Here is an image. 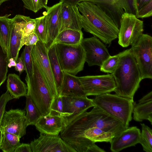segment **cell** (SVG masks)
Masks as SVG:
<instances>
[{
    "instance_id": "obj_49",
    "label": "cell",
    "mask_w": 152,
    "mask_h": 152,
    "mask_svg": "<svg viewBox=\"0 0 152 152\" xmlns=\"http://www.w3.org/2000/svg\"><path fill=\"white\" fill-rule=\"evenodd\" d=\"M9 0H0V6L4 2Z\"/></svg>"
},
{
    "instance_id": "obj_44",
    "label": "cell",
    "mask_w": 152,
    "mask_h": 152,
    "mask_svg": "<svg viewBox=\"0 0 152 152\" xmlns=\"http://www.w3.org/2000/svg\"><path fill=\"white\" fill-rule=\"evenodd\" d=\"M84 0H60V2L63 4L69 6H77L79 3Z\"/></svg>"
},
{
    "instance_id": "obj_18",
    "label": "cell",
    "mask_w": 152,
    "mask_h": 152,
    "mask_svg": "<svg viewBox=\"0 0 152 152\" xmlns=\"http://www.w3.org/2000/svg\"><path fill=\"white\" fill-rule=\"evenodd\" d=\"M82 18V15L77 6H69L62 3L60 18L59 33L67 29L81 30L83 28Z\"/></svg>"
},
{
    "instance_id": "obj_23",
    "label": "cell",
    "mask_w": 152,
    "mask_h": 152,
    "mask_svg": "<svg viewBox=\"0 0 152 152\" xmlns=\"http://www.w3.org/2000/svg\"><path fill=\"white\" fill-rule=\"evenodd\" d=\"M48 55L51 70L58 96L60 95L64 72L62 71L57 57L55 44L48 49Z\"/></svg>"
},
{
    "instance_id": "obj_27",
    "label": "cell",
    "mask_w": 152,
    "mask_h": 152,
    "mask_svg": "<svg viewBox=\"0 0 152 152\" xmlns=\"http://www.w3.org/2000/svg\"><path fill=\"white\" fill-rule=\"evenodd\" d=\"M11 14L0 16V42L8 53L11 34L10 24Z\"/></svg>"
},
{
    "instance_id": "obj_40",
    "label": "cell",
    "mask_w": 152,
    "mask_h": 152,
    "mask_svg": "<svg viewBox=\"0 0 152 152\" xmlns=\"http://www.w3.org/2000/svg\"><path fill=\"white\" fill-rule=\"evenodd\" d=\"M36 24V18H29L26 22L24 28L22 37L26 36L34 32Z\"/></svg>"
},
{
    "instance_id": "obj_29",
    "label": "cell",
    "mask_w": 152,
    "mask_h": 152,
    "mask_svg": "<svg viewBox=\"0 0 152 152\" xmlns=\"http://www.w3.org/2000/svg\"><path fill=\"white\" fill-rule=\"evenodd\" d=\"M26 97V116L28 125H35L41 115L30 97L27 96Z\"/></svg>"
},
{
    "instance_id": "obj_6",
    "label": "cell",
    "mask_w": 152,
    "mask_h": 152,
    "mask_svg": "<svg viewBox=\"0 0 152 152\" xmlns=\"http://www.w3.org/2000/svg\"><path fill=\"white\" fill-rule=\"evenodd\" d=\"M55 44L58 59L64 72L75 75L83 70L86 55L81 44L75 45Z\"/></svg>"
},
{
    "instance_id": "obj_13",
    "label": "cell",
    "mask_w": 152,
    "mask_h": 152,
    "mask_svg": "<svg viewBox=\"0 0 152 152\" xmlns=\"http://www.w3.org/2000/svg\"><path fill=\"white\" fill-rule=\"evenodd\" d=\"M31 53L35 57L53 96H59L52 72L48 55V49L40 41L33 46Z\"/></svg>"
},
{
    "instance_id": "obj_28",
    "label": "cell",
    "mask_w": 152,
    "mask_h": 152,
    "mask_svg": "<svg viewBox=\"0 0 152 152\" xmlns=\"http://www.w3.org/2000/svg\"><path fill=\"white\" fill-rule=\"evenodd\" d=\"M20 138L14 134L2 131L0 149L4 152H14L20 144Z\"/></svg>"
},
{
    "instance_id": "obj_7",
    "label": "cell",
    "mask_w": 152,
    "mask_h": 152,
    "mask_svg": "<svg viewBox=\"0 0 152 152\" xmlns=\"http://www.w3.org/2000/svg\"><path fill=\"white\" fill-rule=\"evenodd\" d=\"M130 48L142 78H152V37L142 34Z\"/></svg>"
},
{
    "instance_id": "obj_1",
    "label": "cell",
    "mask_w": 152,
    "mask_h": 152,
    "mask_svg": "<svg viewBox=\"0 0 152 152\" xmlns=\"http://www.w3.org/2000/svg\"><path fill=\"white\" fill-rule=\"evenodd\" d=\"M96 127L113 133L115 136L128 127L96 106L89 112L79 115L61 131V137L76 152H87L92 142L83 137L88 129Z\"/></svg>"
},
{
    "instance_id": "obj_33",
    "label": "cell",
    "mask_w": 152,
    "mask_h": 152,
    "mask_svg": "<svg viewBox=\"0 0 152 152\" xmlns=\"http://www.w3.org/2000/svg\"><path fill=\"white\" fill-rule=\"evenodd\" d=\"M42 16L36 18V24L34 32L38 37L39 40L45 44L46 42L47 30L44 14Z\"/></svg>"
},
{
    "instance_id": "obj_31",
    "label": "cell",
    "mask_w": 152,
    "mask_h": 152,
    "mask_svg": "<svg viewBox=\"0 0 152 152\" xmlns=\"http://www.w3.org/2000/svg\"><path fill=\"white\" fill-rule=\"evenodd\" d=\"M8 60L7 52L0 42V87L7 77Z\"/></svg>"
},
{
    "instance_id": "obj_22",
    "label": "cell",
    "mask_w": 152,
    "mask_h": 152,
    "mask_svg": "<svg viewBox=\"0 0 152 152\" xmlns=\"http://www.w3.org/2000/svg\"><path fill=\"white\" fill-rule=\"evenodd\" d=\"M83 1L90 2L100 7L110 17L119 28L121 20L124 12L123 9L117 5L114 0H84Z\"/></svg>"
},
{
    "instance_id": "obj_26",
    "label": "cell",
    "mask_w": 152,
    "mask_h": 152,
    "mask_svg": "<svg viewBox=\"0 0 152 152\" xmlns=\"http://www.w3.org/2000/svg\"><path fill=\"white\" fill-rule=\"evenodd\" d=\"M115 137V135L113 133L96 127L88 129L85 132L83 135L85 139H89L95 143L102 142L110 143Z\"/></svg>"
},
{
    "instance_id": "obj_36",
    "label": "cell",
    "mask_w": 152,
    "mask_h": 152,
    "mask_svg": "<svg viewBox=\"0 0 152 152\" xmlns=\"http://www.w3.org/2000/svg\"><path fill=\"white\" fill-rule=\"evenodd\" d=\"M120 7L124 10V13L136 15L137 12L134 0H114Z\"/></svg>"
},
{
    "instance_id": "obj_12",
    "label": "cell",
    "mask_w": 152,
    "mask_h": 152,
    "mask_svg": "<svg viewBox=\"0 0 152 152\" xmlns=\"http://www.w3.org/2000/svg\"><path fill=\"white\" fill-rule=\"evenodd\" d=\"M24 110L17 109L5 111L2 119V131L14 134L20 138L25 135L28 126Z\"/></svg>"
},
{
    "instance_id": "obj_38",
    "label": "cell",
    "mask_w": 152,
    "mask_h": 152,
    "mask_svg": "<svg viewBox=\"0 0 152 152\" xmlns=\"http://www.w3.org/2000/svg\"><path fill=\"white\" fill-rule=\"evenodd\" d=\"M152 15V0L142 7L137 12L135 16L138 18H144Z\"/></svg>"
},
{
    "instance_id": "obj_20",
    "label": "cell",
    "mask_w": 152,
    "mask_h": 152,
    "mask_svg": "<svg viewBox=\"0 0 152 152\" xmlns=\"http://www.w3.org/2000/svg\"><path fill=\"white\" fill-rule=\"evenodd\" d=\"M137 103L134 102L133 119L137 121L148 120L152 124V91L144 96Z\"/></svg>"
},
{
    "instance_id": "obj_30",
    "label": "cell",
    "mask_w": 152,
    "mask_h": 152,
    "mask_svg": "<svg viewBox=\"0 0 152 152\" xmlns=\"http://www.w3.org/2000/svg\"><path fill=\"white\" fill-rule=\"evenodd\" d=\"M140 132L139 143L142 145L143 150L146 152H152V130L144 124H140Z\"/></svg>"
},
{
    "instance_id": "obj_25",
    "label": "cell",
    "mask_w": 152,
    "mask_h": 152,
    "mask_svg": "<svg viewBox=\"0 0 152 152\" xmlns=\"http://www.w3.org/2000/svg\"><path fill=\"white\" fill-rule=\"evenodd\" d=\"M83 39V34L81 30L67 29L58 34L52 45L60 43L67 45H77L81 44Z\"/></svg>"
},
{
    "instance_id": "obj_48",
    "label": "cell",
    "mask_w": 152,
    "mask_h": 152,
    "mask_svg": "<svg viewBox=\"0 0 152 152\" xmlns=\"http://www.w3.org/2000/svg\"><path fill=\"white\" fill-rule=\"evenodd\" d=\"M2 135V130L1 128L0 129V149L1 145V140Z\"/></svg>"
},
{
    "instance_id": "obj_32",
    "label": "cell",
    "mask_w": 152,
    "mask_h": 152,
    "mask_svg": "<svg viewBox=\"0 0 152 152\" xmlns=\"http://www.w3.org/2000/svg\"><path fill=\"white\" fill-rule=\"evenodd\" d=\"M34 45H25L22 53L25 64V71L26 73V78H29L33 74V61L31 51Z\"/></svg>"
},
{
    "instance_id": "obj_42",
    "label": "cell",
    "mask_w": 152,
    "mask_h": 152,
    "mask_svg": "<svg viewBox=\"0 0 152 152\" xmlns=\"http://www.w3.org/2000/svg\"><path fill=\"white\" fill-rule=\"evenodd\" d=\"M14 152H32L30 144H20L16 148Z\"/></svg>"
},
{
    "instance_id": "obj_21",
    "label": "cell",
    "mask_w": 152,
    "mask_h": 152,
    "mask_svg": "<svg viewBox=\"0 0 152 152\" xmlns=\"http://www.w3.org/2000/svg\"><path fill=\"white\" fill-rule=\"evenodd\" d=\"M63 96H87L79 77L64 72L60 95Z\"/></svg>"
},
{
    "instance_id": "obj_8",
    "label": "cell",
    "mask_w": 152,
    "mask_h": 152,
    "mask_svg": "<svg viewBox=\"0 0 152 152\" xmlns=\"http://www.w3.org/2000/svg\"><path fill=\"white\" fill-rule=\"evenodd\" d=\"M143 21L135 15L124 13L119 28L118 44L123 48L132 45L143 34Z\"/></svg>"
},
{
    "instance_id": "obj_19",
    "label": "cell",
    "mask_w": 152,
    "mask_h": 152,
    "mask_svg": "<svg viewBox=\"0 0 152 152\" xmlns=\"http://www.w3.org/2000/svg\"><path fill=\"white\" fill-rule=\"evenodd\" d=\"M140 131L137 126L128 127L115 136L110 143V150L118 152L139 143Z\"/></svg>"
},
{
    "instance_id": "obj_10",
    "label": "cell",
    "mask_w": 152,
    "mask_h": 152,
    "mask_svg": "<svg viewBox=\"0 0 152 152\" xmlns=\"http://www.w3.org/2000/svg\"><path fill=\"white\" fill-rule=\"evenodd\" d=\"M30 144L32 152H76L58 135L40 133Z\"/></svg>"
},
{
    "instance_id": "obj_37",
    "label": "cell",
    "mask_w": 152,
    "mask_h": 152,
    "mask_svg": "<svg viewBox=\"0 0 152 152\" xmlns=\"http://www.w3.org/2000/svg\"><path fill=\"white\" fill-rule=\"evenodd\" d=\"M13 99L7 91L0 96V129L6 104L9 101Z\"/></svg>"
},
{
    "instance_id": "obj_39",
    "label": "cell",
    "mask_w": 152,
    "mask_h": 152,
    "mask_svg": "<svg viewBox=\"0 0 152 152\" xmlns=\"http://www.w3.org/2000/svg\"><path fill=\"white\" fill-rule=\"evenodd\" d=\"M39 39L34 32L28 35L22 37L21 39L20 49L22 46L25 45H35Z\"/></svg>"
},
{
    "instance_id": "obj_43",
    "label": "cell",
    "mask_w": 152,
    "mask_h": 152,
    "mask_svg": "<svg viewBox=\"0 0 152 152\" xmlns=\"http://www.w3.org/2000/svg\"><path fill=\"white\" fill-rule=\"evenodd\" d=\"M136 9L137 11L152 0H134Z\"/></svg>"
},
{
    "instance_id": "obj_47",
    "label": "cell",
    "mask_w": 152,
    "mask_h": 152,
    "mask_svg": "<svg viewBox=\"0 0 152 152\" xmlns=\"http://www.w3.org/2000/svg\"><path fill=\"white\" fill-rule=\"evenodd\" d=\"M43 8H45L46 9L48 7L47 3L48 0H41Z\"/></svg>"
},
{
    "instance_id": "obj_41",
    "label": "cell",
    "mask_w": 152,
    "mask_h": 152,
    "mask_svg": "<svg viewBox=\"0 0 152 152\" xmlns=\"http://www.w3.org/2000/svg\"><path fill=\"white\" fill-rule=\"evenodd\" d=\"M15 69L16 71L19 72L20 75L25 70V64L22 53L16 61Z\"/></svg>"
},
{
    "instance_id": "obj_24",
    "label": "cell",
    "mask_w": 152,
    "mask_h": 152,
    "mask_svg": "<svg viewBox=\"0 0 152 152\" xmlns=\"http://www.w3.org/2000/svg\"><path fill=\"white\" fill-rule=\"evenodd\" d=\"M7 88V91L14 99L26 96L27 86L21 80L19 76L15 73L8 75Z\"/></svg>"
},
{
    "instance_id": "obj_2",
    "label": "cell",
    "mask_w": 152,
    "mask_h": 152,
    "mask_svg": "<svg viewBox=\"0 0 152 152\" xmlns=\"http://www.w3.org/2000/svg\"><path fill=\"white\" fill-rule=\"evenodd\" d=\"M82 15L84 30L109 46L118 37L119 28L112 19L98 6L83 1L77 5Z\"/></svg>"
},
{
    "instance_id": "obj_5",
    "label": "cell",
    "mask_w": 152,
    "mask_h": 152,
    "mask_svg": "<svg viewBox=\"0 0 152 152\" xmlns=\"http://www.w3.org/2000/svg\"><path fill=\"white\" fill-rule=\"evenodd\" d=\"M93 100L95 106L129 127L132 118L134 100L109 93L96 96Z\"/></svg>"
},
{
    "instance_id": "obj_46",
    "label": "cell",
    "mask_w": 152,
    "mask_h": 152,
    "mask_svg": "<svg viewBox=\"0 0 152 152\" xmlns=\"http://www.w3.org/2000/svg\"><path fill=\"white\" fill-rule=\"evenodd\" d=\"M8 63V67L9 68H11L12 66H15L16 65V61L12 58L9 60Z\"/></svg>"
},
{
    "instance_id": "obj_9",
    "label": "cell",
    "mask_w": 152,
    "mask_h": 152,
    "mask_svg": "<svg viewBox=\"0 0 152 152\" xmlns=\"http://www.w3.org/2000/svg\"><path fill=\"white\" fill-rule=\"evenodd\" d=\"M87 96H97L114 91L116 86L112 74L79 77Z\"/></svg>"
},
{
    "instance_id": "obj_17",
    "label": "cell",
    "mask_w": 152,
    "mask_h": 152,
    "mask_svg": "<svg viewBox=\"0 0 152 152\" xmlns=\"http://www.w3.org/2000/svg\"><path fill=\"white\" fill-rule=\"evenodd\" d=\"M67 124L66 117L59 115H50L48 114L41 116L35 126L40 133L58 135Z\"/></svg>"
},
{
    "instance_id": "obj_45",
    "label": "cell",
    "mask_w": 152,
    "mask_h": 152,
    "mask_svg": "<svg viewBox=\"0 0 152 152\" xmlns=\"http://www.w3.org/2000/svg\"><path fill=\"white\" fill-rule=\"evenodd\" d=\"M23 4V7L28 10L33 12L32 0H21Z\"/></svg>"
},
{
    "instance_id": "obj_16",
    "label": "cell",
    "mask_w": 152,
    "mask_h": 152,
    "mask_svg": "<svg viewBox=\"0 0 152 152\" xmlns=\"http://www.w3.org/2000/svg\"><path fill=\"white\" fill-rule=\"evenodd\" d=\"M62 3L60 1L46 9L45 15L47 35L45 44L48 49L59 33L60 18Z\"/></svg>"
},
{
    "instance_id": "obj_11",
    "label": "cell",
    "mask_w": 152,
    "mask_h": 152,
    "mask_svg": "<svg viewBox=\"0 0 152 152\" xmlns=\"http://www.w3.org/2000/svg\"><path fill=\"white\" fill-rule=\"evenodd\" d=\"M81 44L85 51L86 61L89 66H100L110 56L105 45L95 36L83 39Z\"/></svg>"
},
{
    "instance_id": "obj_3",
    "label": "cell",
    "mask_w": 152,
    "mask_h": 152,
    "mask_svg": "<svg viewBox=\"0 0 152 152\" xmlns=\"http://www.w3.org/2000/svg\"><path fill=\"white\" fill-rule=\"evenodd\" d=\"M112 74L116 86L115 94L134 100L142 79L130 48L120 53L118 64Z\"/></svg>"
},
{
    "instance_id": "obj_35",
    "label": "cell",
    "mask_w": 152,
    "mask_h": 152,
    "mask_svg": "<svg viewBox=\"0 0 152 152\" xmlns=\"http://www.w3.org/2000/svg\"><path fill=\"white\" fill-rule=\"evenodd\" d=\"M49 114L52 115H61L66 117L67 116V115L63 112V104L62 96L59 95L55 96Z\"/></svg>"
},
{
    "instance_id": "obj_34",
    "label": "cell",
    "mask_w": 152,
    "mask_h": 152,
    "mask_svg": "<svg viewBox=\"0 0 152 152\" xmlns=\"http://www.w3.org/2000/svg\"><path fill=\"white\" fill-rule=\"evenodd\" d=\"M119 56L120 53L114 56H110L100 66V71L105 73L112 74L118 64Z\"/></svg>"
},
{
    "instance_id": "obj_4",
    "label": "cell",
    "mask_w": 152,
    "mask_h": 152,
    "mask_svg": "<svg viewBox=\"0 0 152 152\" xmlns=\"http://www.w3.org/2000/svg\"><path fill=\"white\" fill-rule=\"evenodd\" d=\"M33 61V74L29 78H25L27 86L26 96H29L41 116L49 114L54 97L35 57L31 53Z\"/></svg>"
},
{
    "instance_id": "obj_14",
    "label": "cell",
    "mask_w": 152,
    "mask_h": 152,
    "mask_svg": "<svg viewBox=\"0 0 152 152\" xmlns=\"http://www.w3.org/2000/svg\"><path fill=\"white\" fill-rule=\"evenodd\" d=\"M30 17L17 15L10 18L11 34L7 53L8 61L12 58L15 61L18 58L20 46L26 23Z\"/></svg>"
},
{
    "instance_id": "obj_15",
    "label": "cell",
    "mask_w": 152,
    "mask_h": 152,
    "mask_svg": "<svg viewBox=\"0 0 152 152\" xmlns=\"http://www.w3.org/2000/svg\"><path fill=\"white\" fill-rule=\"evenodd\" d=\"M63 104V112L66 117L68 124L79 115L86 111L89 108L95 106L93 99L87 96H62Z\"/></svg>"
}]
</instances>
